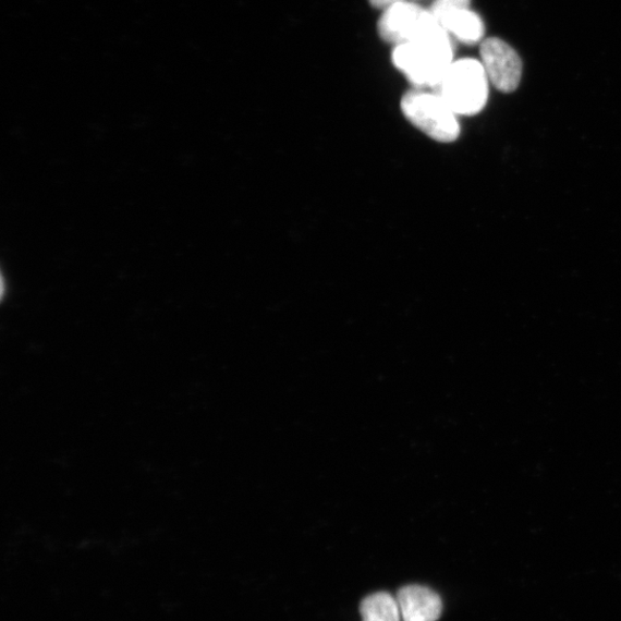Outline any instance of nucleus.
Returning a JSON list of instances; mask_svg holds the SVG:
<instances>
[{"label": "nucleus", "instance_id": "1a4fd4ad", "mask_svg": "<svg viewBox=\"0 0 621 621\" xmlns=\"http://www.w3.org/2000/svg\"><path fill=\"white\" fill-rule=\"evenodd\" d=\"M470 5L471 0H435L429 11L439 23L447 14L461 9H467Z\"/></svg>", "mask_w": 621, "mask_h": 621}, {"label": "nucleus", "instance_id": "f257e3e1", "mask_svg": "<svg viewBox=\"0 0 621 621\" xmlns=\"http://www.w3.org/2000/svg\"><path fill=\"white\" fill-rule=\"evenodd\" d=\"M393 66L417 89H434L453 62L452 39L441 26L392 50Z\"/></svg>", "mask_w": 621, "mask_h": 621}, {"label": "nucleus", "instance_id": "20e7f679", "mask_svg": "<svg viewBox=\"0 0 621 621\" xmlns=\"http://www.w3.org/2000/svg\"><path fill=\"white\" fill-rule=\"evenodd\" d=\"M441 26L429 10L411 2H402L383 11L378 32L386 44L401 46L416 40Z\"/></svg>", "mask_w": 621, "mask_h": 621}, {"label": "nucleus", "instance_id": "7ed1b4c3", "mask_svg": "<svg viewBox=\"0 0 621 621\" xmlns=\"http://www.w3.org/2000/svg\"><path fill=\"white\" fill-rule=\"evenodd\" d=\"M401 110L414 127L439 143H452L461 135L459 114L437 93L414 88L404 94Z\"/></svg>", "mask_w": 621, "mask_h": 621}, {"label": "nucleus", "instance_id": "39448f33", "mask_svg": "<svg viewBox=\"0 0 621 621\" xmlns=\"http://www.w3.org/2000/svg\"><path fill=\"white\" fill-rule=\"evenodd\" d=\"M482 62L489 81L502 93H513L521 85L523 62L515 50L501 38L490 37L483 41Z\"/></svg>", "mask_w": 621, "mask_h": 621}, {"label": "nucleus", "instance_id": "423d86ee", "mask_svg": "<svg viewBox=\"0 0 621 621\" xmlns=\"http://www.w3.org/2000/svg\"><path fill=\"white\" fill-rule=\"evenodd\" d=\"M397 599L403 621H437L441 617V597L427 587H403Z\"/></svg>", "mask_w": 621, "mask_h": 621}, {"label": "nucleus", "instance_id": "f03ea898", "mask_svg": "<svg viewBox=\"0 0 621 621\" xmlns=\"http://www.w3.org/2000/svg\"><path fill=\"white\" fill-rule=\"evenodd\" d=\"M488 82L483 62L465 58L453 61L437 87L431 90L439 94L459 115L472 117L486 107Z\"/></svg>", "mask_w": 621, "mask_h": 621}, {"label": "nucleus", "instance_id": "0eeeda50", "mask_svg": "<svg viewBox=\"0 0 621 621\" xmlns=\"http://www.w3.org/2000/svg\"><path fill=\"white\" fill-rule=\"evenodd\" d=\"M439 24L450 36H454L464 45H478L485 36L483 19L470 8L447 14Z\"/></svg>", "mask_w": 621, "mask_h": 621}, {"label": "nucleus", "instance_id": "6e6552de", "mask_svg": "<svg viewBox=\"0 0 621 621\" xmlns=\"http://www.w3.org/2000/svg\"><path fill=\"white\" fill-rule=\"evenodd\" d=\"M363 621H403L398 599L388 593L366 597L361 606Z\"/></svg>", "mask_w": 621, "mask_h": 621}, {"label": "nucleus", "instance_id": "9d476101", "mask_svg": "<svg viewBox=\"0 0 621 621\" xmlns=\"http://www.w3.org/2000/svg\"><path fill=\"white\" fill-rule=\"evenodd\" d=\"M368 2L372 5V8L385 11L392 5L405 2V0H368Z\"/></svg>", "mask_w": 621, "mask_h": 621}]
</instances>
